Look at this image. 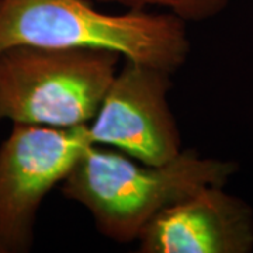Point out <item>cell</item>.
Instances as JSON below:
<instances>
[{"instance_id": "obj_1", "label": "cell", "mask_w": 253, "mask_h": 253, "mask_svg": "<svg viewBox=\"0 0 253 253\" xmlns=\"http://www.w3.org/2000/svg\"><path fill=\"white\" fill-rule=\"evenodd\" d=\"M238 169L234 161L201 156L196 149L152 165L91 145L59 189L90 214L100 234L128 244L162 210L206 186H226Z\"/></svg>"}, {"instance_id": "obj_2", "label": "cell", "mask_w": 253, "mask_h": 253, "mask_svg": "<svg viewBox=\"0 0 253 253\" xmlns=\"http://www.w3.org/2000/svg\"><path fill=\"white\" fill-rule=\"evenodd\" d=\"M186 24L168 11L104 13L89 0H0V52L14 46L99 49L174 73L190 54Z\"/></svg>"}, {"instance_id": "obj_3", "label": "cell", "mask_w": 253, "mask_h": 253, "mask_svg": "<svg viewBox=\"0 0 253 253\" xmlns=\"http://www.w3.org/2000/svg\"><path fill=\"white\" fill-rule=\"evenodd\" d=\"M121 59L114 52L81 48L14 46L0 52V121L87 126Z\"/></svg>"}, {"instance_id": "obj_4", "label": "cell", "mask_w": 253, "mask_h": 253, "mask_svg": "<svg viewBox=\"0 0 253 253\" xmlns=\"http://www.w3.org/2000/svg\"><path fill=\"white\" fill-rule=\"evenodd\" d=\"M87 126L75 128L11 124L0 144V251L26 253L46 196L91 146Z\"/></svg>"}, {"instance_id": "obj_5", "label": "cell", "mask_w": 253, "mask_h": 253, "mask_svg": "<svg viewBox=\"0 0 253 253\" xmlns=\"http://www.w3.org/2000/svg\"><path fill=\"white\" fill-rule=\"evenodd\" d=\"M172 73L123 59L87 124L93 145L117 149L144 163L172 161L183 151L180 129L169 104Z\"/></svg>"}, {"instance_id": "obj_6", "label": "cell", "mask_w": 253, "mask_h": 253, "mask_svg": "<svg viewBox=\"0 0 253 253\" xmlns=\"http://www.w3.org/2000/svg\"><path fill=\"white\" fill-rule=\"evenodd\" d=\"M136 242L141 253H251L253 210L225 186H206L156 214Z\"/></svg>"}, {"instance_id": "obj_7", "label": "cell", "mask_w": 253, "mask_h": 253, "mask_svg": "<svg viewBox=\"0 0 253 253\" xmlns=\"http://www.w3.org/2000/svg\"><path fill=\"white\" fill-rule=\"evenodd\" d=\"M124 6L128 10H148L156 7L172 13L186 23H199L215 17L234 0H101Z\"/></svg>"}, {"instance_id": "obj_8", "label": "cell", "mask_w": 253, "mask_h": 253, "mask_svg": "<svg viewBox=\"0 0 253 253\" xmlns=\"http://www.w3.org/2000/svg\"><path fill=\"white\" fill-rule=\"evenodd\" d=\"M0 253H1V251H0Z\"/></svg>"}]
</instances>
